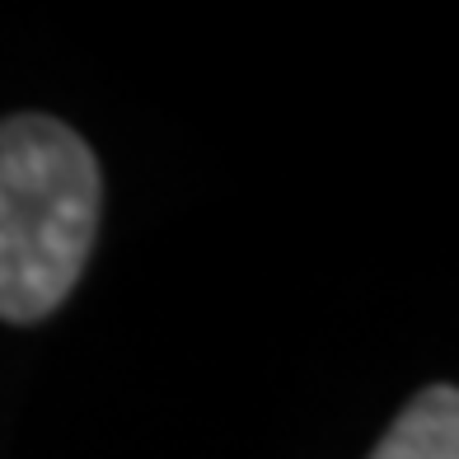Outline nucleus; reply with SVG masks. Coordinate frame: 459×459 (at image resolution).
I'll list each match as a JSON object with an SVG mask.
<instances>
[{"instance_id": "2", "label": "nucleus", "mask_w": 459, "mask_h": 459, "mask_svg": "<svg viewBox=\"0 0 459 459\" xmlns=\"http://www.w3.org/2000/svg\"><path fill=\"white\" fill-rule=\"evenodd\" d=\"M370 459H459V394L455 385H427L394 417Z\"/></svg>"}, {"instance_id": "1", "label": "nucleus", "mask_w": 459, "mask_h": 459, "mask_svg": "<svg viewBox=\"0 0 459 459\" xmlns=\"http://www.w3.org/2000/svg\"><path fill=\"white\" fill-rule=\"evenodd\" d=\"M99 212L103 174L80 132L43 113L0 122V319L38 324L71 296Z\"/></svg>"}]
</instances>
